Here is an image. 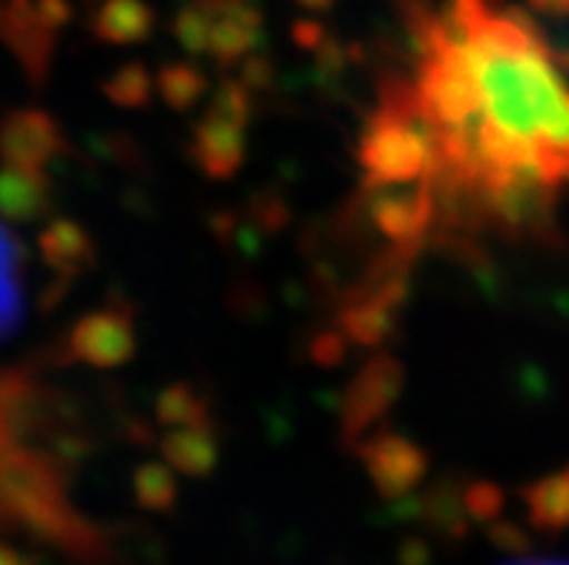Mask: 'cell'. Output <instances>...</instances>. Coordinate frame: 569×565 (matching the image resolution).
I'll list each match as a JSON object with an SVG mask.
<instances>
[{
    "label": "cell",
    "instance_id": "4fadbf2b",
    "mask_svg": "<svg viewBox=\"0 0 569 565\" xmlns=\"http://www.w3.org/2000/svg\"><path fill=\"white\" fill-rule=\"evenodd\" d=\"M527 500L538 525H547V528L569 525V467L535 482L527 491Z\"/></svg>",
    "mask_w": 569,
    "mask_h": 565
},
{
    "label": "cell",
    "instance_id": "277c9868",
    "mask_svg": "<svg viewBox=\"0 0 569 565\" xmlns=\"http://www.w3.org/2000/svg\"><path fill=\"white\" fill-rule=\"evenodd\" d=\"M137 352V326L122 309H99L81 317L70 332V355L96 366L116 370Z\"/></svg>",
    "mask_w": 569,
    "mask_h": 565
},
{
    "label": "cell",
    "instance_id": "e0dca14e",
    "mask_svg": "<svg viewBox=\"0 0 569 565\" xmlns=\"http://www.w3.org/2000/svg\"><path fill=\"white\" fill-rule=\"evenodd\" d=\"M153 90H157V75L148 72V67L142 64H124L110 75V81L104 84V93L113 104L119 108H144L151 101Z\"/></svg>",
    "mask_w": 569,
    "mask_h": 565
},
{
    "label": "cell",
    "instance_id": "7a4b0ae2",
    "mask_svg": "<svg viewBox=\"0 0 569 565\" xmlns=\"http://www.w3.org/2000/svg\"><path fill=\"white\" fill-rule=\"evenodd\" d=\"M437 180L413 182H365L361 208L365 216L390 245L419 249L437 225Z\"/></svg>",
    "mask_w": 569,
    "mask_h": 565
},
{
    "label": "cell",
    "instance_id": "5b68a950",
    "mask_svg": "<svg viewBox=\"0 0 569 565\" xmlns=\"http://www.w3.org/2000/svg\"><path fill=\"white\" fill-rule=\"evenodd\" d=\"M359 456L368 467L370 480L385 494H405L411 491L428 467L426 451L408 436L390 433V430H376L361 438Z\"/></svg>",
    "mask_w": 569,
    "mask_h": 565
},
{
    "label": "cell",
    "instance_id": "8fae6325",
    "mask_svg": "<svg viewBox=\"0 0 569 565\" xmlns=\"http://www.w3.org/2000/svg\"><path fill=\"white\" fill-rule=\"evenodd\" d=\"M47 208V185L41 173L27 168H3L0 171V214L14 220H32Z\"/></svg>",
    "mask_w": 569,
    "mask_h": 565
},
{
    "label": "cell",
    "instance_id": "7c38bea8",
    "mask_svg": "<svg viewBox=\"0 0 569 565\" xmlns=\"http://www.w3.org/2000/svg\"><path fill=\"white\" fill-rule=\"evenodd\" d=\"M41 249H43V258L50 260L58 272H64V274L81 272V269H87L90 260H93V243H90V234L70 220L52 222L50 229L43 231Z\"/></svg>",
    "mask_w": 569,
    "mask_h": 565
},
{
    "label": "cell",
    "instance_id": "d6986e66",
    "mask_svg": "<svg viewBox=\"0 0 569 565\" xmlns=\"http://www.w3.org/2000/svg\"><path fill=\"white\" fill-rule=\"evenodd\" d=\"M177 496L173 476L162 462H148L137 471V500L144 508H168Z\"/></svg>",
    "mask_w": 569,
    "mask_h": 565
},
{
    "label": "cell",
    "instance_id": "ac0fdd59",
    "mask_svg": "<svg viewBox=\"0 0 569 565\" xmlns=\"http://www.w3.org/2000/svg\"><path fill=\"white\" fill-rule=\"evenodd\" d=\"M173 38L182 43V50L191 56H209V32H211V12L202 7L200 0H188L173 14Z\"/></svg>",
    "mask_w": 569,
    "mask_h": 565
},
{
    "label": "cell",
    "instance_id": "cb8c5ba5",
    "mask_svg": "<svg viewBox=\"0 0 569 565\" xmlns=\"http://www.w3.org/2000/svg\"><path fill=\"white\" fill-rule=\"evenodd\" d=\"M296 41L303 43V47H310V50H318L327 41V36L316 21H301L296 23Z\"/></svg>",
    "mask_w": 569,
    "mask_h": 565
},
{
    "label": "cell",
    "instance_id": "9a60e30c",
    "mask_svg": "<svg viewBox=\"0 0 569 565\" xmlns=\"http://www.w3.org/2000/svg\"><path fill=\"white\" fill-rule=\"evenodd\" d=\"M209 90L206 72L194 64H166L157 72V93L173 110L194 108Z\"/></svg>",
    "mask_w": 569,
    "mask_h": 565
},
{
    "label": "cell",
    "instance_id": "603a6c76",
    "mask_svg": "<svg viewBox=\"0 0 569 565\" xmlns=\"http://www.w3.org/2000/svg\"><path fill=\"white\" fill-rule=\"evenodd\" d=\"M38 14H41L47 27L61 29L67 21H70V3L67 0H38Z\"/></svg>",
    "mask_w": 569,
    "mask_h": 565
},
{
    "label": "cell",
    "instance_id": "ba28073f",
    "mask_svg": "<svg viewBox=\"0 0 569 565\" xmlns=\"http://www.w3.org/2000/svg\"><path fill=\"white\" fill-rule=\"evenodd\" d=\"M58 148H61L58 128L50 115L36 113V110L12 115L0 130V153L7 159V165L38 171Z\"/></svg>",
    "mask_w": 569,
    "mask_h": 565
},
{
    "label": "cell",
    "instance_id": "9c48e42d",
    "mask_svg": "<svg viewBox=\"0 0 569 565\" xmlns=\"http://www.w3.org/2000/svg\"><path fill=\"white\" fill-rule=\"evenodd\" d=\"M93 36L113 47H137L157 29V12L148 0H101L90 18Z\"/></svg>",
    "mask_w": 569,
    "mask_h": 565
},
{
    "label": "cell",
    "instance_id": "2e32d148",
    "mask_svg": "<svg viewBox=\"0 0 569 565\" xmlns=\"http://www.w3.org/2000/svg\"><path fill=\"white\" fill-rule=\"evenodd\" d=\"M157 415L159 422L168 424V427L209 424V404H206V395L191 384H171L159 393Z\"/></svg>",
    "mask_w": 569,
    "mask_h": 565
},
{
    "label": "cell",
    "instance_id": "44dd1931",
    "mask_svg": "<svg viewBox=\"0 0 569 565\" xmlns=\"http://www.w3.org/2000/svg\"><path fill=\"white\" fill-rule=\"evenodd\" d=\"M345 350L347 337L341 335L339 330L325 332V335L312 344V355H316V361H321V364H339V361L345 359Z\"/></svg>",
    "mask_w": 569,
    "mask_h": 565
},
{
    "label": "cell",
    "instance_id": "30bf717a",
    "mask_svg": "<svg viewBox=\"0 0 569 565\" xmlns=\"http://www.w3.org/2000/svg\"><path fill=\"white\" fill-rule=\"evenodd\" d=\"M159 451L168 465L188 476H206L220 458V442L209 424H191V427H171L159 438Z\"/></svg>",
    "mask_w": 569,
    "mask_h": 565
},
{
    "label": "cell",
    "instance_id": "484cf974",
    "mask_svg": "<svg viewBox=\"0 0 569 565\" xmlns=\"http://www.w3.org/2000/svg\"><path fill=\"white\" fill-rule=\"evenodd\" d=\"M509 565H569L563 559H523V563H509Z\"/></svg>",
    "mask_w": 569,
    "mask_h": 565
},
{
    "label": "cell",
    "instance_id": "8992f818",
    "mask_svg": "<svg viewBox=\"0 0 569 565\" xmlns=\"http://www.w3.org/2000/svg\"><path fill=\"white\" fill-rule=\"evenodd\" d=\"M191 157L211 180H231L246 162V124L206 110L191 133Z\"/></svg>",
    "mask_w": 569,
    "mask_h": 565
},
{
    "label": "cell",
    "instance_id": "d4e9b609",
    "mask_svg": "<svg viewBox=\"0 0 569 565\" xmlns=\"http://www.w3.org/2000/svg\"><path fill=\"white\" fill-rule=\"evenodd\" d=\"M303 9H310V12H327V9H332V3L336 0H298Z\"/></svg>",
    "mask_w": 569,
    "mask_h": 565
},
{
    "label": "cell",
    "instance_id": "6da1fadb",
    "mask_svg": "<svg viewBox=\"0 0 569 565\" xmlns=\"http://www.w3.org/2000/svg\"><path fill=\"white\" fill-rule=\"evenodd\" d=\"M411 36L451 43L469 67L480 130L446 168L448 185L480 191L500 171L535 165L569 182V84L535 18L495 0H446L431 18L405 21Z\"/></svg>",
    "mask_w": 569,
    "mask_h": 565
},
{
    "label": "cell",
    "instance_id": "52a82bcc",
    "mask_svg": "<svg viewBox=\"0 0 569 565\" xmlns=\"http://www.w3.org/2000/svg\"><path fill=\"white\" fill-rule=\"evenodd\" d=\"M260 32H263V12L252 0H229L223 7L211 9L209 56L220 67L238 64L254 50Z\"/></svg>",
    "mask_w": 569,
    "mask_h": 565
},
{
    "label": "cell",
    "instance_id": "7402d4cb",
    "mask_svg": "<svg viewBox=\"0 0 569 565\" xmlns=\"http://www.w3.org/2000/svg\"><path fill=\"white\" fill-rule=\"evenodd\" d=\"M527 7L541 18V21H535L541 27L569 23V0H527Z\"/></svg>",
    "mask_w": 569,
    "mask_h": 565
},
{
    "label": "cell",
    "instance_id": "3957f363",
    "mask_svg": "<svg viewBox=\"0 0 569 565\" xmlns=\"http://www.w3.org/2000/svg\"><path fill=\"white\" fill-rule=\"evenodd\" d=\"M402 364L388 352H379L361 366L359 375L347 384L341 404V427L347 442H361L376 422H382L402 393Z\"/></svg>",
    "mask_w": 569,
    "mask_h": 565
},
{
    "label": "cell",
    "instance_id": "5bb4252c",
    "mask_svg": "<svg viewBox=\"0 0 569 565\" xmlns=\"http://www.w3.org/2000/svg\"><path fill=\"white\" fill-rule=\"evenodd\" d=\"M21 317V249L0 225V337Z\"/></svg>",
    "mask_w": 569,
    "mask_h": 565
},
{
    "label": "cell",
    "instance_id": "ffe728a7",
    "mask_svg": "<svg viewBox=\"0 0 569 565\" xmlns=\"http://www.w3.org/2000/svg\"><path fill=\"white\" fill-rule=\"evenodd\" d=\"M535 27L541 32L543 43L549 47L552 58L569 70V23H556V27H541V23H535Z\"/></svg>",
    "mask_w": 569,
    "mask_h": 565
},
{
    "label": "cell",
    "instance_id": "4316f807",
    "mask_svg": "<svg viewBox=\"0 0 569 565\" xmlns=\"http://www.w3.org/2000/svg\"><path fill=\"white\" fill-rule=\"evenodd\" d=\"M200 3H202V7H206V9H209V12H211V9L223 7V3H229V0H200Z\"/></svg>",
    "mask_w": 569,
    "mask_h": 565
}]
</instances>
